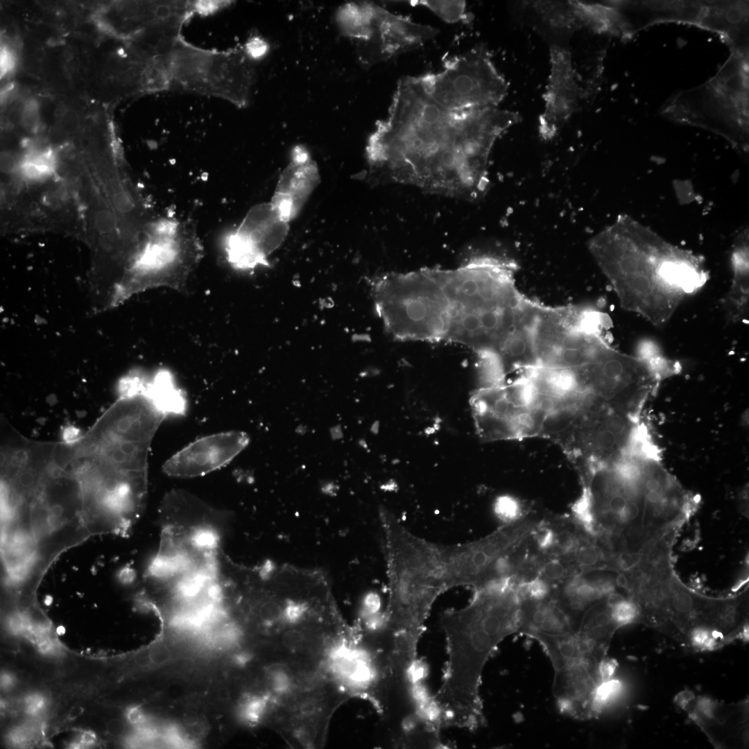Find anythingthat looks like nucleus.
<instances>
[{
    "label": "nucleus",
    "mask_w": 749,
    "mask_h": 749,
    "mask_svg": "<svg viewBox=\"0 0 749 749\" xmlns=\"http://www.w3.org/2000/svg\"><path fill=\"white\" fill-rule=\"evenodd\" d=\"M498 107L452 110L436 102L417 76L399 80L386 119L368 139L371 173L394 183L467 200L483 198L497 139L518 123Z\"/></svg>",
    "instance_id": "1"
},
{
    "label": "nucleus",
    "mask_w": 749,
    "mask_h": 749,
    "mask_svg": "<svg viewBox=\"0 0 749 749\" xmlns=\"http://www.w3.org/2000/svg\"><path fill=\"white\" fill-rule=\"evenodd\" d=\"M588 249L621 307L656 327L708 279L701 257L626 214L591 238Z\"/></svg>",
    "instance_id": "2"
},
{
    "label": "nucleus",
    "mask_w": 749,
    "mask_h": 749,
    "mask_svg": "<svg viewBox=\"0 0 749 749\" xmlns=\"http://www.w3.org/2000/svg\"><path fill=\"white\" fill-rule=\"evenodd\" d=\"M519 617L517 591L500 584L474 589L466 606L442 613L448 660L433 698L440 725L474 730L485 724L483 671L497 645L517 632Z\"/></svg>",
    "instance_id": "3"
},
{
    "label": "nucleus",
    "mask_w": 749,
    "mask_h": 749,
    "mask_svg": "<svg viewBox=\"0 0 749 749\" xmlns=\"http://www.w3.org/2000/svg\"><path fill=\"white\" fill-rule=\"evenodd\" d=\"M379 513L388 577L385 630L394 656L414 665L431 607L449 589L440 544L413 534L387 509L382 508Z\"/></svg>",
    "instance_id": "4"
},
{
    "label": "nucleus",
    "mask_w": 749,
    "mask_h": 749,
    "mask_svg": "<svg viewBox=\"0 0 749 749\" xmlns=\"http://www.w3.org/2000/svg\"><path fill=\"white\" fill-rule=\"evenodd\" d=\"M372 295L379 318L394 338L445 341L452 306L440 269L385 273L372 281Z\"/></svg>",
    "instance_id": "5"
},
{
    "label": "nucleus",
    "mask_w": 749,
    "mask_h": 749,
    "mask_svg": "<svg viewBox=\"0 0 749 749\" xmlns=\"http://www.w3.org/2000/svg\"><path fill=\"white\" fill-rule=\"evenodd\" d=\"M165 60L171 87L224 99L239 107L250 102L255 60L243 46L227 51L202 49L181 37Z\"/></svg>",
    "instance_id": "6"
},
{
    "label": "nucleus",
    "mask_w": 749,
    "mask_h": 749,
    "mask_svg": "<svg viewBox=\"0 0 749 749\" xmlns=\"http://www.w3.org/2000/svg\"><path fill=\"white\" fill-rule=\"evenodd\" d=\"M318 669L341 694L383 705L390 676L389 657L372 639L344 625L329 633L318 652Z\"/></svg>",
    "instance_id": "7"
},
{
    "label": "nucleus",
    "mask_w": 749,
    "mask_h": 749,
    "mask_svg": "<svg viewBox=\"0 0 749 749\" xmlns=\"http://www.w3.org/2000/svg\"><path fill=\"white\" fill-rule=\"evenodd\" d=\"M203 255L192 225L175 219L154 223L130 261L126 293L149 286L182 289Z\"/></svg>",
    "instance_id": "8"
},
{
    "label": "nucleus",
    "mask_w": 749,
    "mask_h": 749,
    "mask_svg": "<svg viewBox=\"0 0 749 749\" xmlns=\"http://www.w3.org/2000/svg\"><path fill=\"white\" fill-rule=\"evenodd\" d=\"M602 316L580 305L538 303L534 325L536 366L574 368L589 362L606 340Z\"/></svg>",
    "instance_id": "9"
},
{
    "label": "nucleus",
    "mask_w": 749,
    "mask_h": 749,
    "mask_svg": "<svg viewBox=\"0 0 749 749\" xmlns=\"http://www.w3.org/2000/svg\"><path fill=\"white\" fill-rule=\"evenodd\" d=\"M476 432L485 441L538 436L547 413L531 380L479 387L470 398Z\"/></svg>",
    "instance_id": "10"
},
{
    "label": "nucleus",
    "mask_w": 749,
    "mask_h": 749,
    "mask_svg": "<svg viewBox=\"0 0 749 749\" xmlns=\"http://www.w3.org/2000/svg\"><path fill=\"white\" fill-rule=\"evenodd\" d=\"M426 92L452 110L498 107L508 85L483 46L448 60L442 71L417 76Z\"/></svg>",
    "instance_id": "11"
},
{
    "label": "nucleus",
    "mask_w": 749,
    "mask_h": 749,
    "mask_svg": "<svg viewBox=\"0 0 749 749\" xmlns=\"http://www.w3.org/2000/svg\"><path fill=\"white\" fill-rule=\"evenodd\" d=\"M648 438L641 417L604 408L586 413L565 453L583 484Z\"/></svg>",
    "instance_id": "12"
},
{
    "label": "nucleus",
    "mask_w": 749,
    "mask_h": 749,
    "mask_svg": "<svg viewBox=\"0 0 749 749\" xmlns=\"http://www.w3.org/2000/svg\"><path fill=\"white\" fill-rule=\"evenodd\" d=\"M540 519L528 514L518 521L503 524L481 539L460 544H440L449 589L468 586L475 589L493 581L498 562L531 534Z\"/></svg>",
    "instance_id": "13"
},
{
    "label": "nucleus",
    "mask_w": 749,
    "mask_h": 749,
    "mask_svg": "<svg viewBox=\"0 0 749 749\" xmlns=\"http://www.w3.org/2000/svg\"><path fill=\"white\" fill-rule=\"evenodd\" d=\"M662 113L676 121L714 132L735 148L748 151V108L724 95L709 81L678 94Z\"/></svg>",
    "instance_id": "14"
},
{
    "label": "nucleus",
    "mask_w": 749,
    "mask_h": 749,
    "mask_svg": "<svg viewBox=\"0 0 749 749\" xmlns=\"http://www.w3.org/2000/svg\"><path fill=\"white\" fill-rule=\"evenodd\" d=\"M289 223L270 201L255 205L225 239L227 261L242 271L269 266V257L286 240Z\"/></svg>",
    "instance_id": "15"
},
{
    "label": "nucleus",
    "mask_w": 749,
    "mask_h": 749,
    "mask_svg": "<svg viewBox=\"0 0 749 749\" xmlns=\"http://www.w3.org/2000/svg\"><path fill=\"white\" fill-rule=\"evenodd\" d=\"M438 33L432 26L374 4L362 39L356 42L358 58L363 65L370 67L422 46Z\"/></svg>",
    "instance_id": "16"
},
{
    "label": "nucleus",
    "mask_w": 749,
    "mask_h": 749,
    "mask_svg": "<svg viewBox=\"0 0 749 749\" xmlns=\"http://www.w3.org/2000/svg\"><path fill=\"white\" fill-rule=\"evenodd\" d=\"M604 662L599 664L583 657L555 670L553 693L562 712L582 720L595 717L601 712L600 688L610 678L603 670Z\"/></svg>",
    "instance_id": "17"
},
{
    "label": "nucleus",
    "mask_w": 749,
    "mask_h": 749,
    "mask_svg": "<svg viewBox=\"0 0 749 749\" xmlns=\"http://www.w3.org/2000/svg\"><path fill=\"white\" fill-rule=\"evenodd\" d=\"M544 107L538 119L544 141L554 139L577 110L580 87L570 51L558 44L550 47V74L543 96Z\"/></svg>",
    "instance_id": "18"
},
{
    "label": "nucleus",
    "mask_w": 749,
    "mask_h": 749,
    "mask_svg": "<svg viewBox=\"0 0 749 749\" xmlns=\"http://www.w3.org/2000/svg\"><path fill=\"white\" fill-rule=\"evenodd\" d=\"M249 442L248 433L241 431L207 436L191 442L170 457L164 463L163 470L174 477L201 476L230 463Z\"/></svg>",
    "instance_id": "19"
},
{
    "label": "nucleus",
    "mask_w": 749,
    "mask_h": 749,
    "mask_svg": "<svg viewBox=\"0 0 749 749\" xmlns=\"http://www.w3.org/2000/svg\"><path fill=\"white\" fill-rule=\"evenodd\" d=\"M320 182L316 161L305 147L298 145L293 148L289 164L279 175L270 203L291 222Z\"/></svg>",
    "instance_id": "20"
},
{
    "label": "nucleus",
    "mask_w": 749,
    "mask_h": 749,
    "mask_svg": "<svg viewBox=\"0 0 749 749\" xmlns=\"http://www.w3.org/2000/svg\"><path fill=\"white\" fill-rule=\"evenodd\" d=\"M623 35H628L656 22L684 21L698 26L704 2L617 1Z\"/></svg>",
    "instance_id": "21"
},
{
    "label": "nucleus",
    "mask_w": 749,
    "mask_h": 749,
    "mask_svg": "<svg viewBox=\"0 0 749 749\" xmlns=\"http://www.w3.org/2000/svg\"><path fill=\"white\" fill-rule=\"evenodd\" d=\"M692 707L689 714L715 746H729L737 740L734 734L741 740L746 734V703L731 705L700 698Z\"/></svg>",
    "instance_id": "22"
},
{
    "label": "nucleus",
    "mask_w": 749,
    "mask_h": 749,
    "mask_svg": "<svg viewBox=\"0 0 749 749\" xmlns=\"http://www.w3.org/2000/svg\"><path fill=\"white\" fill-rule=\"evenodd\" d=\"M578 623L551 596L520 599L517 633L531 638L537 635H569L576 633Z\"/></svg>",
    "instance_id": "23"
},
{
    "label": "nucleus",
    "mask_w": 749,
    "mask_h": 749,
    "mask_svg": "<svg viewBox=\"0 0 749 749\" xmlns=\"http://www.w3.org/2000/svg\"><path fill=\"white\" fill-rule=\"evenodd\" d=\"M609 595L583 612L576 633L584 653L599 664L605 660L612 638L621 628L614 618Z\"/></svg>",
    "instance_id": "24"
},
{
    "label": "nucleus",
    "mask_w": 749,
    "mask_h": 749,
    "mask_svg": "<svg viewBox=\"0 0 749 749\" xmlns=\"http://www.w3.org/2000/svg\"><path fill=\"white\" fill-rule=\"evenodd\" d=\"M615 577L601 574L576 575L553 589L551 596L579 624L580 617L592 604L616 592Z\"/></svg>",
    "instance_id": "25"
},
{
    "label": "nucleus",
    "mask_w": 749,
    "mask_h": 749,
    "mask_svg": "<svg viewBox=\"0 0 749 749\" xmlns=\"http://www.w3.org/2000/svg\"><path fill=\"white\" fill-rule=\"evenodd\" d=\"M748 232L743 230L734 239L731 252L732 277L723 299L728 321L747 322L749 307Z\"/></svg>",
    "instance_id": "26"
},
{
    "label": "nucleus",
    "mask_w": 749,
    "mask_h": 749,
    "mask_svg": "<svg viewBox=\"0 0 749 749\" xmlns=\"http://www.w3.org/2000/svg\"><path fill=\"white\" fill-rule=\"evenodd\" d=\"M587 411L588 406L583 404L563 405L549 409L538 436L552 440L565 452Z\"/></svg>",
    "instance_id": "27"
},
{
    "label": "nucleus",
    "mask_w": 749,
    "mask_h": 749,
    "mask_svg": "<svg viewBox=\"0 0 749 749\" xmlns=\"http://www.w3.org/2000/svg\"><path fill=\"white\" fill-rule=\"evenodd\" d=\"M581 574L567 559L558 556L544 554L539 576L552 587V591L569 578Z\"/></svg>",
    "instance_id": "28"
},
{
    "label": "nucleus",
    "mask_w": 749,
    "mask_h": 749,
    "mask_svg": "<svg viewBox=\"0 0 749 749\" xmlns=\"http://www.w3.org/2000/svg\"><path fill=\"white\" fill-rule=\"evenodd\" d=\"M411 6L427 8L448 23H455L467 18L465 1H410Z\"/></svg>",
    "instance_id": "29"
},
{
    "label": "nucleus",
    "mask_w": 749,
    "mask_h": 749,
    "mask_svg": "<svg viewBox=\"0 0 749 749\" xmlns=\"http://www.w3.org/2000/svg\"><path fill=\"white\" fill-rule=\"evenodd\" d=\"M493 508L497 517L503 524L518 521L529 514L521 500L508 494L498 497Z\"/></svg>",
    "instance_id": "30"
},
{
    "label": "nucleus",
    "mask_w": 749,
    "mask_h": 749,
    "mask_svg": "<svg viewBox=\"0 0 749 749\" xmlns=\"http://www.w3.org/2000/svg\"><path fill=\"white\" fill-rule=\"evenodd\" d=\"M243 47L248 55L255 61L263 58L268 49L267 43L258 36L250 37Z\"/></svg>",
    "instance_id": "31"
},
{
    "label": "nucleus",
    "mask_w": 749,
    "mask_h": 749,
    "mask_svg": "<svg viewBox=\"0 0 749 749\" xmlns=\"http://www.w3.org/2000/svg\"><path fill=\"white\" fill-rule=\"evenodd\" d=\"M59 123L64 132L73 133L79 126V117L76 111L66 110L61 114Z\"/></svg>",
    "instance_id": "32"
},
{
    "label": "nucleus",
    "mask_w": 749,
    "mask_h": 749,
    "mask_svg": "<svg viewBox=\"0 0 749 749\" xmlns=\"http://www.w3.org/2000/svg\"><path fill=\"white\" fill-rule=\"evenodd\" d=\"M38 120V107L35 102L27 103L22 113V121L27 128H33Z\"/></svg>",
    "instance_id": "33"
},
{
    "label": "nucleus",
    "mask_w": 749,
    "mask_h": 749,
    "mask_svg": "<svg viewBox=\"0 0 749 749\" xmlns=\"http://www.w3.org/2000/svg\"><path fill=\"white\" fill-rule=\"evenodd\" d=\"M150 658L152 663L162 664L168 662L171 658V653L169 648L163 644H157L150 651Z\"/></svg>",
    "instance_id": "34"
},
{
    "label": "nucleus",
    "mask_w": 749,
    "mask_h": 749,
    "mask_svg": "<svg viewBox=\"0 0 749 749\" xmlns=\"http://www.w3.org/2000/svg\"><path fill=\"white\" fill-rule=\"evenodd\" d=\"M107 730L110 735L118 737L125 732L126 725L121 720L112 719L108 722Z\"/></svg>",
    "instance_id": "35"
},
{
    "label": "nucleus",
    "mask_w": 749,
    "mask_h": 749,
    "mask_svg": "<svg viewBox=\"0 0 749 749\" xmlns=\"http://www.w3.org/2000/svg\"><path fill=\"white\" fill-rule=\"evenodd\" d=\"M13 58L11 53L6 49L1 50V74L5 75L13 67Z\"/></svg>",
    "instance_id": "36"
},
{
    "label": "nucleus",
    "mask_w": 749,
    "mask_h": 749,
    "mask_svg": "<svg viewBox=\"0 0 749 749\" xmlns=\"http://www.w3.org/2000/svg\"><path fill=\"white\" fill-rule=\"evenodd\" d=\"M184 722L187 725L191 727L199 721L197 712L193 709H189L183 717Z\"/></svg>",
    "instance_id": "37"
},
{
    "label": "nucleus",
    "mask_w": 749,
    "mask_h": 749,
    "mask_svg": "<svg viewBox=\"0 0 749 749\" xmlns=\"http://www.w3.org/2000/svg\"><path fill=\"white\" fill-rule=\"evenodd\" d=\"M135 661L139 666H146L147 665H148L151 662L149 651H144L137 654V655L135 657Z\"/></svg>",
    "instance_id": "38"
},
{
    "label": "nucleus",
    "mask_w": 749,
    "mask_h": 749,
    "mask_svg": "<svg viewBox=\"0 0 749 749\" xmlns=\"http://www.w3.org/2000/svg\"><path fill=\"white\" fill-rule=\"evenodd\" d=\"M78 433L74 428H69L64 433V439L67 442H74L78 438Z\"/></svg>",
    "instance_id": "39"
},
{
    "label": "nucleus",
    "mask_w": 749,
    "mask_h": 749,
    "mask_svg": "<svg viewBox=\"0 0 749 749\" xmlns=\"http://www.w3.org/2000/svg\"><path fill=\"white\" fill-rule=\"evenodd\" d=\"M130 720L133 723H137L141 721L142 715L138 709H133L130 712Z\"/></svg>",
    "instance_id": "40"
},
{
    "label": "nucleus",
    "mask_w": 749,
    "mask_h": 749,
    "mask_svg": "<svg viewBox=\"0 0 749 749\" xmlns=\"http://www.w3.org/2000/svg\"><path fill=\"white\" fill-rule=\"evenodd\" d=\"M330 434L333 439H339L343 436L342 429L340 427H334L330 430Z\"/></svg>",
    "instance_id": "41"
},
{
    "label": "nucleus",
    "mask_w": 749,
    "mask_h": 749,
    "mask_svg": "<svg viewBox=\"0 0 749 749\" xmlns=\"http://www.w3.org/2000/svg\"><path fill=\"white\" fill-rule=\"evenodd\" d=\"M81 713V709L79 707H74L69 712L70 718H76Z\"/></svg>",
    "instance_id": "42"
},
{
    "label": "nucleus",
    "mask_w": 749,
    "mask_h": 749,
    "mask_svg": "<svg viewBox=\"0 0 749 749\" xmlns=\"http://www.w3.org/2000/svg\"><path fill=\"white\" fill-rule=\"evenodd\" d=\"M83 741H84L85 743L92 742V737L89 734H84V736L83 737Z\"/></svg>",
    "instance_id": "43"
}]
</instances>
